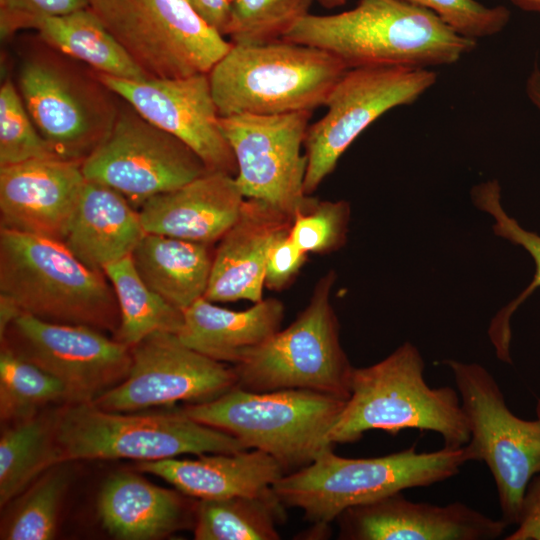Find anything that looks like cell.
<instances>
[{
    "label": "cell",
    "mask_w": 540,
    "mask_h": 540,
    "mask_svg": "<svg viewBox=\"0 0 540 540\" xmlns=\"http://www.w3.org/2000/svg\"><path fill=\"white\" fill-rule=\"evenodd\" d=\"M88 6V0H0L1 36L25 29L35 18L65 15Z\"/></svg>",
    "instance_id": "obj_38"
},
{
    "label": "cell",
    "mask_w": 540,
    "mask_h": 540,
    "mask_svg": "<svg viewBox=\"0 0 540 540\" xmlns=\"http://www.w3.org/2000/svg\"><path fill=\"white\" fill-rule=\"evenodd\" d=\"M86 178L57 158L0 166V228L64 241Z\"/></svg>",
    "instance_id": "obj_19"
},
{
    "label": "cell",
    "mask_w": 540,
    "mask_h": 540,
    "mask_svg": "<svg viewBox=\"0 0 540 540\" xmlns=\"http://www.w3.org/2000/svg\"><path fill=\"white\" fill-rule=\"evenodd\" d=\"M54 434L60 463L87 459L143 462L248 450L232 435L181 410L113 412L92 402L66 403L54 409Z\"/></svg>",
    "instance_id": "obj_6"
},
{
    "label": "cell",
    "mask_w": 540,
    "mask_h": 540,
    "mask_svg": "<svg viewBox=\"0 0 540 540\" xmlns=\"http://www.w3.org/2000/svg\"><path fill=\"white\" fill-rule=\"evenodd\" d=\"M312 112L220 117L237 164L235 180L245 199L264 201L291 217L310 203L312 198L304 191L307 157L301 147Z\"/></svg>",
    "instance_id": "obj_14"
},
{
    "label": "cell",
    "mask_w": 540,
    "mask_h": 540,
    "mask_svg": "<svg viewBox=\"0 0 540 540\" xmlns=\"http://www.w3.org/2000/svg\"><path fill=\"white\" fill-rule=\"evenodd\" d=\"M314 0H231L226 35L232 44H262L278 39L308 15Z\"/></svg>",
    "instance_id": "obj_34"
},
{
    "label": "cell",
    "mask_w": 540,
    "mask_h": 540,
    "mask_svg": "<svg viewBox=\"0 0 540 540\" xmlns=\"http://www.w3.org/2000/svg\"><path fill=\"white\" fill-rule=\"evenodd\" d=\"M292 219L264 201L245 199L237 219L214 249L204 298L211 302L262 300L269 251L290 230Z\"/></svg>",
    "instance_id": "obj_20"
},
{
    "label": "cell",
    "mask_w": 540,
    "mask_h": 540,
    "mask_svg": "<svg viewBox=\"0 0 540 540\" xmlns=\"http://www.w3.org/2000/svg\"><path fill=\"white\" fill-rule=\"evenodd\" d=\"M424 7L459 34L473 38L490 37L501 32L510 20L505 6H486L476 0H403Z\"/></svg>",
    "instance_id": "obj_37"
},
{
    "label": "cell",
    "mask_w": 540,
    "mask_h": 540,
    "mask_svg": "<svg viewBox=\"0 0 540 540\" xmlns=\"http://www.w3.org/2000/svg\"><path fill=\"white\" fill-rule=\"evenodd\" d=\"M285 508L272 488L257 496L200 499L194 508V538L278 540Z\"/></svg>",
    "instance_id": "obj_29"
},
{
    "label": "cell",
    "mask_w": 540,
    "mask_h": 540,
    "mask_svg": "<svg viewBox=\"0 0 540 540\" xmlns=\"http://www.w3.org/2000/svg\"><path fill=\"white\" fill-rule=\"evenodd\" d=\"M333 448L323 449L309 465L284 474L272 486L286 507L301 509L304 519L318 527L348 508L446 481L476 461L467 444L432 452L412 446L372 458H345Z\"/></svg>",
    "instance_id": "obj_2"
},
{
    "label": "cell",
    "mask_w": 540,
    "mask_h": 540,
    "mask_svg": "<svg viewBox=\"0 0 540 540\" xmlns=\"http://www.w3.org/2000/svg\"><path fill=\"white\" fill-rule=\"evenodd\" d=\"M68 403L64 385L36 364L1 346L0 416L5 422L33 417L55 404Z\"/></svg>",
    "instance_id": "obj_31"
},
{
    "label": "cell",
    "mask_w": 540,
    "mask_h": 540,
    "mask_svg": "<svg viewBox=\"0 0 540 540\" xmlns=\"http://www.w3.org/2000/svg\"><path fill=\"white\" fill-rule=\"evenodd\" d=\"M211 28L226 36L231 13V0H185Z\"/></svg>",
    "instance_id": "obj_41"
},
{
    "label": "cell",
    "mask_w": 540,
    "mask_h": 540,
    "mask_svg": "<svg viewBox=\"0 0 540 540\" xmlns=\"http://www.w3.org/2000/svg\"><path fill=\"white\" fill-rule=\"evenodd\" d=\"M437 80L431 69L366 66L348 69L331 90L324 116L309 125L304 141L306 195L335 169L354 140L387 111L415 102Z\"/></svg>",
    "instance_id": "obj_12"
},
{
    "label": "cell",
    "mask_w": 540,
    "mask_h": 540,
    "mask_svg": "<svg viewBox=\"0 0 540 540\" xmlns=\"http://www.w3.org/2000/svg\"><path fill=\"white\" fill-rule=\"evenodd\" d=\"M25 29L36 30L44 43L100 74L131 80L149 78L89 8L35 18Z\"/></svg>",
    "instance_id": "obj_27"
},
{
    "label": "cell",
    "mask_w": 540,
    "mask_h": 540,
    "mask_svg": "<svg viewBox=\"0 0 540 540\" xmlns=\"http://www.w3.org/2000/svg\"><path fill=\"white\" fill-rule=\"evenodd\" d=\"M347 70L327 51L282 38L232 44L209 80L220 117L275 115L324 105Z\"/></svg>",
    "instance_id": "obj_5"
},
{
    "label": "cell",
    "mask_w": 540,
    "mask_h": 540,
    "mask_svg": "<svg viewBox=\"0 0 540 540\" xmlns=\"http://www.w3.org/2000/svg\"><path fill=\"white\" fill-rule=\"evenodd\" d=\"M289 232L282 234L269 251L264 284L271 290L285 288L306 261L307 254L295 245Z\"/></svg>",
    "instance_id": "obj_39"
},
{
    "label": "cell",
    "mask_w": 540,
    "mask_h": 540,
    "mask_svg": "<svg viewBox=\"0 0 540 540\" xmlns=\"http://www.w3.org/2000/svg\"><path fill=\"white\" fill-rule=\"evenodd\" d=\"M81 168L87 180L111 187L137 210L209 171L188 145L123 100L108 136Z\"/></svg>",
    "instance_id": "obj_13"
},
{
    "label": "cell",
    "mask_w": 540,
    "mask_h": 540,
    "mask_svg": "<svg viewBox=\"0 0 540 540\" xmlns=\"http://www.w3.org/2000/svg\"><path fill=\"white\" fill-rule=\"evenodd\" d=\"M283 39L327 51L348 69H430L454 64L477 46L434 12L403 0H358L344 12L309 13Z\"/></svg>",
    "instance_id": "obj_1"
},
{
    "label": "cell",
    "mask_w": 540,
    "mask_h": 540,
    "mask_svg": "<svg viewBox=\"0 0 540 540\" xmlns=\"http://www.w3.org/2000/svg\"><path fill=\"white\" fill-rule=\"evenodd\" d=\"M525 90L531 103L540 112V67L537 61L527 77Z\"/></svg>",
    "instance_id": "obj_43"
},
{
    "label": "cell",
    "mask_w": 540,
    "mask_h": 540,
    "mask_svg": "<svg viewBox=\"0 0 540 540\" xmlns=\"http://www.w3.org/2000/svg\"><path fill=\"white\" fill-rule=\"evenodd\" d=\"M500 185L497 180L480 183L471 190L472 200L477 208L490 214L494 219L493 232L511 243L524 248L535 264V274L531 283L494 317L489 328V336L496 348L499 359L510 360L511 328L510 318L515 310L540 287V235L528 231L504 210L501 204Z\"/></svg>",
    "instance_id": "obj_32"
},
{
    "label": "cell",
    "mask_w": 540,
    "mask_h": 540,
    "mask_svg": "<svg viewBox=\"0 0 540 540\" xmlns=\"http://www.w3.org/2000/svg\"><path fill=\"white\" fill-rule=\"evenodd\" d=\"M98 76L142 117L188 145L209 171L236 176L235 156L221 129L209 74L143 80Z\"/></svg>",
    "instance_id": "obj_17"
},
{
    "label": "cell",
    "mask_w": 540,
    "mask_h": 540,
    "mask_svg": "<svg viewBox=\"0 0 540 540\" xmlns=\"http://www.w3.org/2000/svg\"><path fill=\"white\" fill-rule=\"evenodd\" d=\"M178 338L191 349L222 363L236 365L280 330L284 306L262 299L243 311H232L203 298L183 310Z\"/></svg>",
    "instance_id": "obj_24"
},
{
    "label": "cell",
    "mask_w": 540,
    "mask_h": 540,
    "mask_svg": "<svg viewBox=\"0 0 540 540\" xmlns=\"http://www.w3.org/2000/svg\"><path fill=\"white\" fill-rule=\"evenodd\" d=\"M452 374L470 428L467 443L494 479L502 519L516 524L525 490L540 474V401L538 418L523 420L508 408L493 375L478 363L443 361Z\"/></svg>",
    "instance_id": "obj_11"
},
{
    "label": "cell",
    "mask_w": 540,
    "mask_h": 540,
    "mask_svg": "<svg viewBox=\"0 0 540 540\" xmlns=\"http://www.w3.org/2000/svg\"><path fill=\"white\" fill-rule=\"evenodd\" d=\"M345 399L305 389L253 392L234 387L218 398L181 409L192 419L228 433L246 449L275 458L285 473L309 465L325 448Z\"/></svg>",
    "instance_id": "obj_8"
},
{
    "label": "cell",
    "mask_w": 540,
    "mask_h": 540,
    "mask_svg": "<svg viewBox=\"0 0 540 540\" xmlns=\"http://www.w3.org/2000/svg\"><path fill=\"white\" fill-rule=\"evenodd\" d=\"M145 233L139 211L123 195L86 179L63 242L84 265L103 271L131 256Z\"/></svg>",
    "instance_id": "obj_23"
},
{
    "label": "cell",
    "mask_w": 540,
    "mask_h": 540,
    "mask_svg": "<svg viewBox=\"0 0 540 540\" xmlns=\"http://www.w3.org/2000/svg\"><path fill=\"white\" fill-rule=\"evenodd\" d=\"M334 280L332 271L322 277L294 322L232 366L237 387L253 392L305 389L349 398L354 367L342 349L330 303Z\"/></svg>",
    "instance_id": "obj_9"
},
{
    "label": "cell",
    "mask_w": 540,
    "mask_h": 540,
    "mask_svg": "<svg viewBox=\"0 0 540 540\" xmlns=\"http://www.w3.org/2000/svg\"><path fill=\"white\" fill-rule=\"evenodd\" d=\"M516 7L527 11L540 13V0H509Z\"/></svg>",
    "instance_id": "obj_44"
},
{
    "label": "cell",
    "mask_w": 540,
    "mask_h": 540,
    "mask_svg": "<svg viewBox=\"0 0 540 540\" xmlns=\"http://www.w3.org/2000/svg\"><path fill=\"white\" fill-rule=\"evenodd\" d=\"M212 245L145 233L131 258L143 282L173 306L185 310L205 296Z\"/></svg>",
    "instance_id": "obj_26"
},
{
    "label": "cell",
    "mask_w": 540,
    "mask_h": 540,
    "mask_svg": "<svg viewBox=\"0 0 540 540\" xmlns=\"http://www.w3.org/2000/svg\"><path fill=\"white\" fill-rule=\"evenodd\" d=\"M21 313V310L11 300L0 295V338Z\"/></svg>",
    "instance_id": "obj_42"
},
{
    "label": "cell",
    "mask_w": 540,
    "mask_h": 540,
    "mask_svg": "<svg viewBox=\"0 0 540 540\" xmlns=\"http://www.w3.org/2000/svg\"><path fill=\"white\" fill-rule=\"evenodd\" d=\"M57 158L31 120L16 84L6 78L0 88V166Z\"/></svg>",
    "instance_id": "obj_35"
},
{
    "label": "cell",
    "mask_w": 540,
    "mask_h": 540,
    "mask_svg": "<svg viewBox=\"0 0 540 540\" xmlns=\"http://www.w3.org/2000/svg\"><path fill=\"white\" fill-rule=\"evenodd\" d=\"M0 295L44 321L114 334L115 291L103 271L84 265L64 242L0 228Z\"/></svg>",
    "instance_id": "obj_4"
},
{
    "label": "cell",
    "mask_w": 540,
    "mask_h": 540,
    "mask_svg": "<svg viewBox=\"0 0 540 540\" xmlns=\"http://www.w3.org/2000/svg\"><path fill=\"white\" fill-rule=\"evenodd\" d=\"M336 520L346 540H495L508 526L462 502H413L402 492L348 508Z\"/></svg>",
    "instance_id": "obj_18"
},
{
    "label": "cell",
    "mask_w": 540,
    "mask_h": 540,
    "mask_svg": "<svg viewBox=\"0 0 540 540\" xmlns=\"http://www.w3.org/2000/svg\"><path fill=\"white\" fill-rule=\"evenodd\" d=\"M66 463L51 467L21 494L2 527L1 539L49 540L55 537L60 505L70 481Z\"/></svg>",
    "instance_id": "obj_33"
},
{
    "label": "cell",
    "mask_w": 540,
    "mask_h": 540,
    "mask_svg": "<svg viewBox=\"0 0 540 540\" xmlns=\"http://www.w3.org/2000/svg\"><path fill=\"white\" fill-rule=\"evenodd\" d=\"M138 468L199 500L261 495L286 474L275 458L258 449L143 461Z\"/></svg>",
    "instance_id": "obj_22"
},
{
    "label": "cell",
    "mask_w": 540,
    "mask_h": 540,
    "mask_svg": "<svg viewBox=\"0 0 540 540\" xmlns=\"http://www.w3.org/2000/svg\"><path fill=\"white\" fill-rule=\"evenodd\" d=\"M60 464L54 409L11 423L0 438V505L6 506Z\"/></svg>",
    "instance_id": "obj_28"
},
{
    "label": "cell",
    "mask_w": 540,
    "mask_h": 540,
    "mask_svg": "<svg viewBox=\"0 0 540 540\" xmlns=\"http://www.w3.org/2000/svg\"><path fill=\"white\" fill-rule=\"evenodd\" d=\"M322 6L326 8H336L345 4L346 0H317Z\"/></svg>",
    "instance_id": "obj_45"
},
{
    "label": "cell",
    "mask_w": 540,
    "mask_h": 540,
    "mask_svg": "<svg viewBox=\"0 0 540 540\" xmlns=\"http://www.w3.org/2000/svg\"><path fill=\"white\" fill-rule=\"evenodd\" d=\"M131 348L127 377L92 402L113 412H139L178 402L204 403L237 386L233 367L186 346L176 334L157 331Z\"/></svg>",
    "instance_id": "obj_16"
},
{
    "label": "cell",
    "mask_w": 540,
    "mask_h": 540,
    "mask_svg": "<svg viewBox=\"0 0 540 540\" xmlns=\"http://www.w3.org/2000/svg\"><path fill=\"white\" fill-rule=\"evenodd\" d=\"M40 42L19 64L17 89L57 157L82 164L108 136L121 102L98 72Z\"/></svg>",
    "instance_id": "obj_7"
},
{
    "label": "cell",
    "mask_w": 540,
    "mask_h": 540,
    "mask_svg": "<svg viewBox=\"0 0 540 540\" xmlns=\"http://www.w3.org/2000/svg\"><path fill=\"white\" fill-rule=\"evenodd\" d=\"M181 492L120 471L103 483L97 502L102 526L116 539L151 540L180 529L188 506Z\"/></svg>",
    "instance_id": "obj_25"
},
{
    "label": "cell",
    "mask_w": 540,
    "mask_h": 540,
    "mask_svg": "<svg viewBox=\"0 0 540 540\" xmlns=\"http://www.w3.org/2000/svg\"><path fill=\"white\" fill-rule=\"evenodd\" d=\"M350 219L347 201H319L298 211L292 219L289 235L304 253H326L341 247Z\"/></svg>",
    "instance_id": "obj_36"
},
{
    "label": "cell",
    "mask_w": 540,
    "mask_h": 540,
    "mask_svg": "<svg viewBox=\"0 0 540 540\" xmlns=\"http://www.w3.org/2000/svg\"><path fill=\"white\" fill-rule=\"evenodd\" d=\"M244 200L234 176L208 171L150 198L138 211L146 233L213 245L233 225Z\"/></svg>",
    "instance_id": "obj_21"
},
{
    "label": "cell",
    "mask_w": 540,
    "mask_h": 540,
    "mask_svg": "<svg viewBox=\"0 0 540 540\" xmlns=\"http://www.w3.org/2000/svg\"><path fill=\"white\" fill-rule=\"evenodd\" d=\"M119 305L120 324L113 338L132 347L157 331L178 334L184 323L183 310L152 291L140 278L131 256L106 265Z\"/></svg>",
    "instance_id": "obj_30"
},
{
    "label": "cell",
    "mask_w": 540,
    "mask_h": 540,
    "mask_svg": "<svg viewBox=\"0 0 540 540\" xmlns=\"http://www.w3.org/2000/svg\"><path fill=\"white\" fill-rule=\"evenodd\" d=\"M425 362L411 342H404L381 361L353 368L350 396L327 434V443H351L365 432L392 434L407 428L439 434L447 447L470 440V428L457 389L432 388Z\"/></svg>",
    "instance_id": "obj_3"
},
{
    "label": "cell",
    "mask_w": 540,
    "mask_h": 540,
    "mask_svg": "<svg viewBox=\"0 0 540 540\" xmlns=\"http://www.w3.org/2000/svg\"><path fill=\"white\" fill-rule=\"evenodd\" d=\"M1 346L36 364L66 388L68 403H91L120 384L131 366V348L105 332L41 320L21 313Z\"/></svg>",
    "instance_id": "obj_15"
},
{
    "label": "cell",
    "mask_w": 540,
    "mask_h": 540,
    "mask_svg": "<svg viewBox=\"0 0 540 540\" xmlns=\"http://www.w3.org/2000/svg\"><path fill=\"white\" fill-rule=\"evenodd\" d=\"M516 525L505 540H540V474L531 479L525 490Z\"/></svg>",
    "instance_id": "obj_40"
},
{
    "label": "cell",
    "mask_w": 540,
    "mask_h": 540,
    "mask_svg": "<svg viewBox=\"0 0 540 540\" xmlns=\"http://www.w3.org/2000/svg\"><path fill=\"white\" fill-rule=\"evenodd\" d=\"M88 1V8L149 78L209 74L232 46L185 0Z\"/></svg>",
    "instance_id": "obj_10"
}]
</instances>
